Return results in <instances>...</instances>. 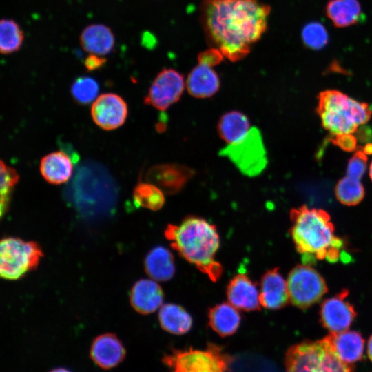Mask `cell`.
I'll list each match as a JSON object with an SVG mask.
<instances>
[{
	"instance_id": "ffe728a7",
	"label": "cell",
	"mask_w": 372,
	"mask_h": 372,
	"mask_svg": "<svg viewBox=\"0 0 372 372\" xmlns=\"http://www.w3.org/2000/svg\"><path fill=\"white\" fill-rule=\"evenodd\" d=\"M79 41L85 52L102 56L112 52L115 45L111 28L101 23L87 25L79 36Z\"/></svg>"
},
{
	"instance_id": "d6986e66",
	"label": "cell",
	"mask_w": 372,
	"mask_h": 372,
	"mask_svg": "<svg viewBox=\"0 0 372 372\" xmlns=\"http://www.w3.org/2000/svg\"><path fill=\"white\" fill-rule=\"evenodd\" d=\"M163 298V291L156 280L144 278L134 284L130 300L132 307L138 313L149 314L161 308Z\"/></svg>"
},
{
	"instance_id": "8d00e7d4",
	"label": "cell",
	"mask_w": 372,
	"mask_h": 372,
	"mask_svg": "<svg viewBox=\"0 0 372 372\" xmlns=\"http://www.w3.org/2000/svg\"><path fill=\"white\" fill-rule=\"evenodd\" d=\"M334 143L339 145L342 149L347 151L354 149L356 145V141L352 134L337 136H335Z\"/></svg>"
},
{
	"instance_id": "cb8c5ba5",
	"label": "cell",
	"mask_w": 372,
	"mask_h": 372,
	"mask_svg": "<svg viewBox=\"0 0 372 372\" xmlns=\"http://www.w3.org/2000/svg\"><path fill=\"white\" fill-rule=\"evenodd\" d=\"M240 321L238 309L229 302L220 303L209 309V325L221 337L235 333L240 327Z\"/></svg>"
},
{
	"instance_id": "4fadbf2b",
	"label": "cell",
	"mask_w": 372,
	"mask_h": 372,
	"mask_svg": "<svg viewBox=\"0 0 372 372\" xmlns=\"http://www.w3.org/2000/svg\"><path fill=\"white\" fill-rule=\"evenodd\" d=\"M347 295L348 291L343 290L320 305V322L330 333L347 330L356 316L354 307L345 300Z\"/></svg>"
},
{
	"instance_id": "836d02e7",
	"label": "cell",
	"mask_w": 372,
	"mask_h": 372,
	"mask_svg": "<svg viewBox=\"0 0 372 372\" xmlns=\"http://www.w3.org/2000/svg\"><path fill=\"white\" fill-rule=\"evenodd\" d=\"M367 158L364 151H358L349 161L347 176L360 180L366 169Z\"/></svg>"
},
{
	"instance_id": "ac0fdd59",
	"label": "cell",
	"mask_w": 372,
	"mask_h": 372,
	"mask_svg": "<svg viewBox=\"0 0 372 372\" xmlns=\"http://www.w3.org/2000/svg\"><path fill=\"white\" fill-rule=\"evenodd\" d=\"M324 338L332 352L346 364H353L363 357L364 340L357 331L330 333Z\"/></svg>"
},
{
	"instance_id": "1f68e13d",
	"label": "cell",
	"mask_w": 372,
	"mask_h": 372,
	"mask_svg": "<svg viewBox=\"0 0 372 372\" xmlns=\"http://www.w3.org/2000/svg\"><path fill=\"white\" fill-rule=\"evenodd\" d=\"M99 84L92 77L80 76L72 84L71 93L74 99L79 104L86 105L92 101L99 93Z\"/></svg>"
},
{
	"instance_id": "ab89813d",
	"label": "cell",
	"mask_w": 372,
	"mask_h": 372,
	"mask_svg": "<svg viewBox=\"0 0 372 372\" xmlns=\"http://www.w3.org/2000/svg\"><path fill=\"white\" fill-rule=\"evenodd\" d=\"M364 152H365V154L372 153V145L371 144L367 145L365 149H364Z\"/></svg>"
},
{
	"instance_id": "7a4b0ae2",
	"label": "cell",
	"mask_w": 372,
	"mask_h": 372,
	"mask_svg": "<svg viewBox=\"0 0 372 372\" xmlns=\"http://www.w3.org/2000/svg\"><path fill=\"white\" fill-rule=\"evenodd\" d=\"M165 236L172 249L211 281L220 279L223 268L216 259L220 238L214 225L201 217L189 216L178 224L168 225Z\"/></svg>"
},
{
	"instance_id": "d590c367",
	"label": "cell",
	"mask_w": 372,
	"mask_h": 372,
	"mask_svg": "<svg viewBox=\"0 0 372 372\" xmlns=\"http://www.w3.org/2000/svg\"><path fill=\"white\" fill-rule=\"evenodd\" d=\"M107 59L102 56L90 54L83 61V65L87 71H94L102 68Z\"/></svg>"
},
{
	"instance_id": "9c48e42d",
	"label": "cell",
	"mask_w": 372,
	"mask_h": 372,
	"mask_svg": "<svg viewBox=\"0 0 372 372\" xmlns=\"http://www.w3.org/2000/svg\"><path fill=\"white\" fill-rule=\"evenodd\" d=\"M219 154L228 158L244 175L249 177L260 174L268 163L267 151L260 131L251 127L239 141L227 144Z\"/></svg>"
},
{
	"instance_id": "30bf717a",
	"label": "cell",
	"mask_w": 372,
	"mask_h": 372,
	"mask_svg": "<svg viewBox=\"0 0 372 372\" xmlns=\"http://www.w3.org/2000/svg\"><path fill=\"white\" fill-rule=\"evenodd\" d=\"M290 302L300 309H306L319 302L328 288L322 276L309 265L294 267L287 280Z\"/></svg>"
},
{
	"instance_id": "4dcf8cb0",
	"label": "cell",
	"mask_w": 372,
	"mask_h": 372,
	"mask_svg": "<svg viewBox=\"0 0 372 372\" xmlns=\"http://www.w3.org/2000/svg\"><path fill=\"white\" fill-rule=\"evenodd\" d=\"M303 44L309 49L318 50L328 43L329 37L325 26L320 22L312 21L304 25L301 31Z\"/></svg>"
},
{
	"instance_id": "44dd1931",
	"label": "cell",
	"mask_w": 372,
	"mask_h": 372,
	"mask_svg": "<svg viewBox=\"0 0 372 372\" xmlns=\"http://www.w3.org/2000/svg\"><path fill=\"white\" fill-rule=\"evenodd\" d=\"M220 85L217 73L211 67L199 63L192 69L185 81L189 94L199 99L211 97L218 91Z\"/></svg>"
},
{
	"instance_id": "6da1fadb",
	"label": "cell",
	"mask_w": 372,
	"mask_h": 372,
	"mask_svg": "<svg viewBox=\"0 0 372 372\" xmlns=\"http://www.w3.org/2000/svg\"><path fill=\"white\" fill-rule=\"evenodd\" d=\"M270 12L271 6L258 0H203L200 21L209 46L234 62L265 34Z\"/></svg>"
},
{
	"instance_id": "d4e9b609",
	"label": "cell",
	"mask_w": 372,
	"mask_h": 372,
	"mask_svg": "<svg viewBox=\"0 0 372 372\" xmlns=\"http://www.w3.org/2000/svg\"><path fill=\"white\" fill-rule=\"evenodd\" d=\"M325 13L335 27L347 28L359 22L362 10L358 0H329Z\"/></svg>"
},
{
	"instance_id": "277c9868",
	"label": "cell",
	"mask_w": 372,
	"mask_h": 372,
	"mask_svg": "<svg viewBox=\"0 0 372 372\" xmlns=\"http://www.w3.org/2000/svg\"><path fill=\"white\" fill-rule=\"evenodd\" d=\"M317 111L322 126L335 136L352 134L372 114L368 104L337 90H326L319 94Z\"/></svg>"
},
{
	"instance_id": "3957f363",
	"label": "cell",
	"mask_w": 372,
	"mask_h": 372,
	"mask_svg": "<svg viewBox=\"0 0 372 372\" xmlns=\"http://www.w3.org/2000/svg\"><path fill=\"white\" fill-rule=\"evenodd\" d=\"M290 220L291 236L304 262L338 260L343 242L335 236L334 226L327 211L302 205L291 210Z\"/></svg>"
},
{
	"instance_id": "f1b7e54d",
	"label": "cell",
	"mask_w": 372,
	"mask_h": 372,
	"mask_svg": "<svg viewBox=\"0 0 372 372\" xmlns=\"http://www.w3.org/2000/svg\"><path fill=\"white\" fill-rule=\"evenodd\" d=\"M24 34L19 24L11 19L0 21V51L10 54L18 51L23 42Z\"/></svg>"
},
{
	"instance_id": "f546056e",
	"label": "cell",
	"mask_w": 372,
	"mask_h": 372,
	"mask_svg": "<svg viewBox=\"0 0 372 372\" xmlns=\"http://www.w3.org/2000/svg\"><path fill=\"white\" fill-rule=\"evenodd\" d=\"M335 193L337 199L341 203L352 206L362 200L364 196V188L360 180L346 176L337 183Z\"/></svg>"
},
{
	"instance_id": "e575fe53",
	"label": "cell",
	"mask_w": 372,
	"mask_h": 372,
	"mask_svg": "<svg viewBox=\"0 0 372 372\" xmlns=\"http://www.w3.org/2000/svg\"><path fill=\"white\" fill-rule=\"evenodd\" d=\"M223 58L224 56L218 49L210 47L198 54V62L199 64L212 68L219 65L223 61Z\"/></svg>"
},
{
	"instance_id": "484cf974",
	"label": "cell",
	"mask_w": 372,
	"mask_h": 372,
	"mask_svg": "<svg viewBox=\"0 0 372 372\" xmlns=\"http://www.w3.org/2000/svg\"><path fill=\"white\" fill-rule=\"evenodd\" d=\"M158 320L161 328L174 335L187 333L192 326V318L181 306L168 303L161 307Z\"/></svg>"
},
{
	"instance_id": "8992f818",
	"label": "cell",
	"mask_w": 372,
	"mask_h": 372,
	"mask_svg": "<svg viewBox=\"0 0 372 372\" xmlns=\"http://www.w3.org/2000/svg\"><path fill=\"white\" fill-rule=\"evenodd\" d=\"M233 361L223 347L213 343H208L203 350L172 349L162 358L171 372H227Z\"/></svg>"
},
{
	"instance_id": "7c38bea8",
	"label": "cell",
	"mask_w": 372,
	"mask_h": 372,
	"mask_svg": "<svg viewBox=\"0 0 372 372\" xmlns=\"http://www.w3.org/2000/svg\"><path fill=\"white\" fill-rule=\"evenodd\" d=\"M191 167L176 163H163L150 167L146 174L147 182L159 187L165 194L178 193L194 176Z\"/></svg>"
},
{
	"instance_id": "d6a6232c",
	"label": "cell",
	"mask_w": 372,
	"mask_h": 372,
	"mask_svg": "<svg viewBox=\"0 0 372 372\" xmlns=\"http://www.w3.org/2000/svg\"><path fill=\"white\" fill-rule=\"evenodd\" d=\"M19 176L17 171L1 161V216L7 211L10 195Z\"/></svg>"
},
{
	"instance_id": "52a82bcc",
	"label": "cell",
	"mask_w": 372,
	"mask_h": 372,
	"mask_svg": "<svg viewBox=\"0 0 372 372\" xmlns=\"http://www.w3.org/2000/svg\"><path fill=\"white\" fill-rule=\"evenodd\" d=\"M68 198L79 214L87 219L110 216L114 210L116 192L110 183L76 180Z\"/></svg>"
},
{
	"instance_id": "2e32d148",
	"label": "cell",
	"mask_w": 372,
	"mask_h": 372,
	"mask_svg": "<svg viewBox=\"0 0 372 372\" xmlns=\"http://www.w3.org/2000/svg\"><path fill=\"white\" fill-rule=\"evenodd\" d=\"M259 300L261 307L268 309H281L290 302L287 281L278 268L271 269L262 276Z\"/></svg>"
},
{
	"instance_id": "4316f807",
	"label": "cell",
	"mask_w": 372,
	"mask_h": 372,
	"mask_svg": "<svg viewBox=\"0 0 372 372\" xmlns=\"http://www.w3.org/2000/svg\"><path fill=\"white\" fill-rule=\"evenodd\" d=\"M250 122L247 116L239 111H230L220 118L217 130L220 137L227 144L236 143L248 133Z\"/></svg>"
},
{
	"instance_id": "60d3db41",
	"label": "cell",
	"mask_w": 372,
	"mask_h": 372,
	"mask_svg": "<svg viewBox=\"0 0 372 372\" xmlns=\"http://www.w3.org/2000/svg\"><path fill=\"white\" fill-rule=\"evenodd\" d=\"M369 176H370L371 179L372 180V162L369 167Z\"/></svg>"
},
{
	"instance_id": "ba28073f",
	"label": "cell",
	"mask_w": 372,
	"mask_h": 372,
	"mask_svg": "<svg viewBox=\"0 0 372 372\" xmlns=\"http://www.w3.org/2000/svg\"><path fill=\"white\" fill-rule=\"evenodd\" d=\"M43 256L39 245L19 238L8 237L1 240L0 273L6 280H18L35 269Z\"/></svg>"
},
{
	"instance_id": "5bb4252c",
	"label": "cell",
	"mask_w": 372,
	"mask_h": 372,
	"mask_svg": "<svg viewBox=\"0 0 372 372\" xmlns=\"http://www.w3.org/2000/svg\"><path fill=\"white\" fill-rule=\"evenodd\" d=\"M94 122L105 130H115L121 126L127 116V105L124 99L114 93L99 96L91 107Z\"/></svg>"
},
{
	"instance_id": "f35d334b",
	"label": "cell",
	"mask_w": 372,
	"mask_h": 372,
	"mask_svg": "<svg viewBox=\"0 0 372 372\" xmlns=\"http://www.w3.org/2000/svg\"><path fill=\"white\" fill-rule=\"evenodd\" d=\"M49 372H71V371L65 368L59 367V368L53 369Z\"/></svg>"
},
{
	"instance_id": "5b68a950",
	"label": "cell",
	"mask_w": 372,
	"mask_h": 372,
	"mask_svg": "<svg viewBox=\"0 0 372 372\" xmlns=\"http://www.w3.org/2000/svg\"><path fill=\"white\" fill-rule=\"evenodd\" d=\"M286 372H353V364L340 360L324 338L291 346L285 358Z\"/></svg>"
},
{
	"instance_id": "9a60e30c",
	"label": "cell",
	"mask_w": 372,
	"mask_h": 372,
	"mask_svg": "<svg viewBox=\"0 0 372 372\" xmlns=\"http://www.w3.org/2000/svg\"><path fill=\"white\" fill-rule=\"evenodd\" d=\"M123 342L114 333H105L96 336L90 349V357L101 369L108 370L117 366L125 358Z\"/></svg>"
},
{
	"instance_id": "7402d4cb",
	"label": "cell",
	"mask_w": 372,
	"mask_h": 372,
	"mask_svg": "<svg viewBox=\"0 0 372 372\" xmlns=\"http://www.w3.org/2000/svg\"><path fill=\"white\" fill-rule=\"evenodd\" d=\"M147 274L156 281L169 280L174 275V258L171 251L163 246H156L149 251L144 259Z\"/></svg>"
},
{
	"instance_id": "74e56055",
	"label": "cell",
	"mask_w": 372,
	"mask_h": 372,
	"mask_svg": "<svg viewBox=\"0 0 372 372\" xmlns=\"http://www.w3.org/2000/svg\"><path fill=\"white\" fill-rule=\"evenodd\" d=\"M367 354L369 358L372 362V335L370 336L367 343Z\"/></svg>"
},
{
	"instance_id": "e0dca14e",
	"label": "cell",
	"mask_w": 372,
	"mask_h": 372,
	"mask_svg": "<svg viewBox=\"0 0 372 372\" xmlns=\"http://www.w3.org/2000/svg\"><path fill=\"white\" fill-rule=\"evenodd\" d=\"M226 296L231 305L245 311L260 310L259 290L256 285L245 273H238L227 286Z\"/></svg>"
},
{
	"instance_id": "603a6c76",
	"label": "cell",
	"mask_w": 372,
	"mask_h": 372,
	"mask_svg": "<svg viewBox=\"0 0 372 372\" xmlns=\"http://www.w3.org/2000/svg\"><path fill=\"white\" fill-rule=\"evenodd\" d=\"M39 169L47 182L59 185L69 180L72 173L73 164L65 152L57 151L43 156L41 160Z\"/></svg>"
},
{
	"instance_id": "8fae6325",
	"label": "cell",
	"mask_w": 372,
	"mask_h": 372,
	"mask_svg": "<svg viewBox=\"0 0 372 372\" xmlns=\"http://www.w3.org/2000/svg\"><path fill=\"white\" fill-rule=\"evenodd\" d=\"M185 87L182 74L172 68L161 70L152 81L144 103L165 110L181 97Z\"/></svg>"
},
{
	"instance_id": "83f0119b",
	"label": "cell",
	"mask_w": 372,
	"mask_h": 372,
	"mask_svg": "<svg viewBox=\"0 0 372 372\" xmlns=\"http://www.w3.org/2000/svg\"><path fill=\"white\" fill-rule=\"evenodd\" d=\"M164 194L159 187L151 183H139L134 189L133 198L138 207L157 211L165 204Z\"/></svg>"
}]
</instances>
